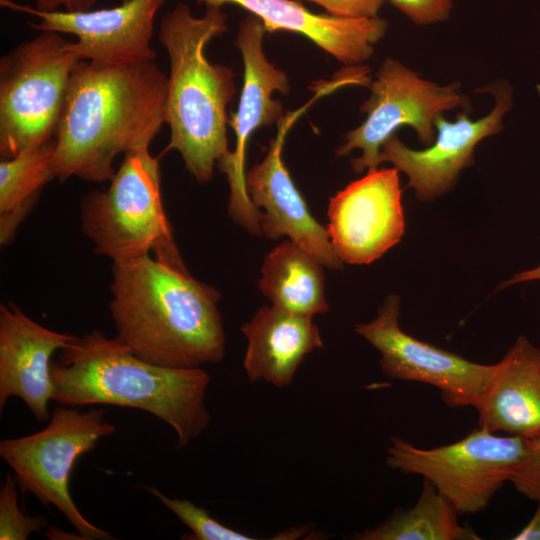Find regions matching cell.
<instances>
[{
    "instance_id": "1",
    "label": "cell",
    "mask_w": 540,
    "mask_h": 540,
    "mask_svg": "<svg viewBox=\"0 0 540 540\" xmlns=\"http://www.w3.org/2000/svg\"><path fill=\"white\" fill-rule=\"evenodd\" d=\"M168 77L154 61L73 70L55 134V177L103 182L121 153L149 148L165 123Z\"/></svg>"
},
{
    "instance_id": "2",
    "label": "cell",
    "mask_w": 540,
    "mask_h": 540,
    "mask_svg": "<svg viewBox=\"0 0 540 540\" xmlns=\"http://www.w3.org/2000/svg\"><path fill=\"white\" fill-rule=\"evenodd\" d=\"M109 309L117 339L169 368L220 362L225 333L219 291L151 255L113 262Z\"/></svg>"
},
{
    "instance_id": "3",
    "label": "cell",
    "mask_w": 540,
    "mask_h": 540,
    "mask_svg": "<svg viewBox=\"0 0 540 540\" xmlns=\"http://www.w3.org/2000/svg\"><path fill=\"white\" fill-rule=\"evenodd\" d=\"M51 362L52 400L65 406L108 404L144 410L171 426L177 448L209 425V374L169 368L136 356L117 338L95 330L76 338Z\"/></svg>"
},
{
    "instance_id": "4",
    "label": "cell",
    "mask_w": 540,
    "mask_h": 540,
    "mask_svg": "<svg viewBox=\"0 0 540 540\" xmlns=\"http://www.w3.org/2000/svg\"><path fill=\"white\" fill-rule=\"evenodd\" d=\"M226 30L220 6H207L196 18L186 4L178 3L160 24L159 40L170 62L165 113L170 139L165 152L177 150L200 183L212 179L215 165L229 151L226 109L236 92L234 73L205 55L208 43Z\"/></svg>"
},
{
    "instance_id": "5",
    "label": "cell",
    "mask_w": 540,
    "mask_h": 540,
    "mask_svg": "<svg viewBox=\"0 0 540 540\" xmlns=\"http://www.w3.org/2000/svg\"><path fill=\"white\" fill-rule=\"evenodd\" d=\"M80 210L82 230L99 255L118 262L153 253L188 272L163 208L159 160L149 148L126 153L109 187L85 195Z\"/></svg>"
},
{
    "instance_id": "6",
    "label": "cell",
    "mask_w": 540,
    "mask_h": 540,
    "mask_svg": "<svg viewBox=\"0 0 540 540\" xmlns=\"http://www.w3.org/2000/svg\"><path fill=\"white\" fill-rule=\"evenodd\" d=\"M81 60L61 33L42 31L0 59V156L55 137L72 73Z\"/></svg>"
},
{
    "instance_id": "7",
    "label": "cell",
    "mask_w": 540,
    "mask_h": 540,
    "mask_svg": "<svg viewBox=\"0 0 540 540\" xmlns=\"http://www.w3.org/2000/svg\"><path fill=\"white\" fill-rule=\"evenodd\" d=\"M101 408L81 412L58 406L50 423L39 432L0 441V456L9 465L23 493H32L44 506H55L82 539H110V534L91 524L73 501L69 481L80 456L116 428Z\"/></svg>"
},
{
    "instance_id": "8",
    "label": "cell",
    "mask_w": 540,
    "mask_h": 540,
    "mask_svg": "<svg viewBox=\"0 0 540 540\" xmlns=\"http://www.w3.org/2000/svg\"><path fill=\"white\" fill-rule=\"evenodd\" d=\"M528 439L477 428L452 444L421 449L392 437L386 462L405 474L428 479L459 514L483 511L519 467Z\"/></svg>"
},
{
    "instance_id": "9",
    "label": "cell",
    "mask_w": 540,
    "mask_h": 540,
    "mask_svg": "<svg viewBox=\"0 0 540 540\" xmlns=\"http://www.w3.org/2000/svg\"><path fill=\"white\" fill-rule=\"evenodd\" d=\"M460 86L459 82L439 85L401 62L385 58L370 82L371 95L360 108L366 119L346 134L337 155L359 149L361 156L351 161L353 170L377 169L383 143L402 126H410L419 141L430 146L436 138V116L458 107L469 110V99Z\"/></svg>"
},
{
    "instance_id": "10",
    "label": "cell",
    "mask_w": 540,
    "mask_h": 540,
    "mask_svg": "<svg viewBox=\"0 0 540 540\" xmlns=\"http://www.w3.org/2000/svg\"><path fill=\"white\" fill-rule=\"evenodd\" d=\"M266 29L262 21L248 15L239 25L236 45L244 64L243 85L237 112L229 119L235 134V148L217 163L227 177L230 194V218L254 235H261V212L250 200L245 174L246 149L250 136L263 126L279 123L284 118L281 102L273 99L275 91L289 92L284 71L269 62L263 49Z\"/></svg>"
},
{
    "instance_id": "11",
    "label": "cell",
    "mask_w": 540,
    "mask_h": 540,
    "mask_svg": "<svg viewBox=\"0 0 540 540\" xmlns=\"http://www.w3.org/2000/svg\"><path fill=\"white\" fill-rule=\"evenodd\" d=\"M399 315L400 297L390 294L373 320L355 326V331L380 352L383 373L436 387L450 407L476 408L495 364L472 362L407 334L400 327Z\"/></svg>"
},
{
    "instance_id": "12",
    "label": "cell",
    "mask_w": 540,
    "mask_h": 540,
    "mask_svg": "<svg viewBox=\"0 0 540 540\" xmlns=\"http://www.w3.org/2000/svg\"><path fill=\"white\" fill-rule=\"evenodd\" d=\"M479 90L495 98L493 109L483 118L471 120L468 110L459 112L455 121L439 114L434 120L436 138L423 150L407 147L396 134L383 143L380 164L390 162L405 173L418 199L431 200L449 191L461 170L474 165L476 145L503 129V118L513 103L511 86L500 81Z\"/></svg>"
},
{
    "instance_id": "13",
    "label": "cell",
    "mask_w": 540,
    "mask_h": 540,
    "mask_svg": "<svg viewBox=\"0 0 540 540\" xmlns=\"http://www.w3.org/2000/svg\"><path fill=\"white\" fill-rule=\"evenodd\" d=\"M399 171L368 170L331 197L327 231L343 263L369 264L395 246L405 231Z\"/></svg>"
},
{
    "instance_id": "14",
    "label": "cell",
    "mask_w": 540,
    "mask_h": 540,
    "mask_svg": "<svg viewBox=\"0 0 540 540\" xmlns=\"http://www.w3.org/2000/svg\"><path fill=\"white\" fill-rule=\"evenodd\" d=\"M166 0H124L120 5L78 12L39 11L11 0L1 6L29 13L40 22L31 28L76 35L71 50L82 60L106 65H133L152 62L156 51L151 46L154 19Z\"/></svg>"
},
{
    "instance_id": "15",
    "label": "cell",
    "mask_w": 540,
    "mask_h": 540,
    "mask_svg": "<svg viewBox=\"0 0 540 540\" xmlns=\"http://www.w3.org/2000/svg\"><path fill=\"white\" fill-rule=\"evenodd\" d=\"M296 116L289 114L279 122L278 134L267 155L246 173L247 191L255 207L264 209L259 222L261 236H286L324 267L339 270L343 262L332 246L327 228L310 213L282 160L285 136Z\"/></svg>"
},
{
    "instance_id": "16",
    "label": "cell",
    "mask_w": 540,
    "mask_h": 540,
    "mask_svg": "<svg viewBox=\"0 0 540 540\" xmlns=\"http://www.w3.org/2000/svg\"><path fill=\"white\" fill-rule=\"evenodd\" d=\"M75 335L48 329L14 303L0 306V411L10 397L20 398L36 419L49 417L51 357Z\"/></svg>"
},
{
    "instance_id": "17",
    "label": "cell",
    "mask_w": 540,
    "mask_h": 540,
    "mask_svg": "<svg viewBox=\"0 0 540 540\" xmlns=\"http://www.w3.org/2000/svg\"><path fill=\"white\" fill-rule=\"evenodd\" d=\"M207 6L238 5L258 17L266 32L299 33L339 62L362 65L374 54L388 23L376 17H338L316 14L293 0H197Z\"/></svg>"
},
{
    "instance_id": "18",
    "label": "cell",
    "mask_w": 540,
    "mask_h": 540,
    "mask_svg": "<svg viewBox=\"0 0 540 540\" xmlns=\"http://www.w3.org/2000/svg\"><path fill=\"white\" fill-rule=\"evenodd\" d=\"M479 427L532 439L540 435V349L518 336L495 364L475 408Z\"/></svg>"
},
{
    "instance_id": "19",
    "label": "cell",
    "mask_w": 540,
    "mask_h": 540,
    "mask_svg": "<svg viewBox=\"0 0 540 540\" xmlns=\"http://www.w3.org/2000/svg\"><path fill=\"white\" fill-rule=\"evenodd\" d=\"M241 330L248 340L244 369L250 382L289 386L304 357L324 346L312 317L272 305L258 309Z\"/></svg>"
},
{
    "instance_id": "20",
    "label": "cell",
    "mask_w": 540,
    "mask_h": 540,
    "mask_svg": "<svg viewBox=\"0 0 540 540\" xmlns=\"http://www.w3.org/2000/svg\"><path fill=\"white\" fill-rule=\"evenodd\" d=\"M323 267L287 239L265 256L258 286L272 306L313 317L328 311Z\"/></svg>"
},
{
    "instance_id": "21",
    "label": "cell",
    "mask_w": 540,
    "mask_h": 540,
    "mask_svg": "<svg viewBox=\"0 0 540 540\" xmlns=\"http://www.w3.org/2000/svg\"><path fill=\"white\" fill-rule=\"evenodd\" d=\"M55 138L0 162V242L6 245L35 204L43 187L55 178Z\"/></svg>"
},
{
    "instance_id": "22",
    "label": "cell",
    "mask_w": 540,
    "mask_h": 540,
    "mask_svg": "<svg viewBox=\"0 0 540 540\" xmlns=\"http://www.w3.org/2000/svg\"><path fill=\"white\" fill-rule=\"evenodd\" d=\"M459 513L436 487L424 479L416 504L399 510L375 528H368L358 540H478L480 537L457 520Z\"/></svg>"
},
{
    "instance_id": "23",
    "label": "cell",
    "mask_w": 540,
    "mask_h": 540,
    "mask_svg": "<svg viewBox=\"0 0 540 540\" xmlns=\"http://www.w3.org/2000/svg\"><path fill=\"white\" fill-rule=\"evenodd\" d=\"M160 502L172 511L193 533L197 540H254L255 537L235 531L210 516L207 510L186 499L169 498L157 488L149 487Z\"/></svg>"
},
{
    "instance_id": "24",
    "label": "cell",
    "mask_w": 540,
    "mask_h": 540,
    "mask_svg": "<svg viewBox=\"0 0 540 540\" xmlns=\"http://www.w3.org/2000/svg\"><path fill=\"white\" fill-rule=\"evenodd\" d=\"M17 485L14 475L7 473L0 490L1 540H25L48 525L47 518L30 516L20 509Z\"/></svg>"
},
{
    "instance_id": "25",
    "label": "cell",
    "mask_w": 540,
    "mask_h": 540,
    "mask_svg": "<svg viewBox=\"0 0 540 540\" xmlns=\"http://www.w3.org/2000/svg\"><path fill=\"white\" fill-rule=\"evenodd\" d=\"M510 482L528 499L540 500V435L528 439L523 459Z\"/></svg>"
},
{
    "instance_id": "26",
    "label": "cell",
    "mask_w": 540,
    "mask_h": 540,
    "mask_svg": "<svg viewBox=\"0 0 540 540\" xmlns=\"http://www.w3.org/2000/svg\"><path fill=\"white\" fill-rule=\"evenodd\" d=\"M414 24L424 26L448 20L454 0H389Z\"/></svg>"
},
{
    "instance_id": "27",
    "label": "cell",
    "mask_w": 540,
    "mask_h": 540,
    "mask_svg": "<svg viewBox=\"0 0 540 540\" xmlns=\"http://www.w3.org/2000/svg\"><path fill=\"white\" fill-rule=\"evenodd\" d=\"M338 17H376L385 0H308Z\"/></svg>"
},
{
    "instance_id": "28",
    "label": "cell",
    "mask_w": 540,
    "mask_h": 540,
    "mask_svg": "<svg viewBox=\"0 0 540 540\" xmlns=\"http://www.w3.org/2000/svg\"><path fill=\"white\" fill-rule=\"evenodd\" d=\"M97 0H35V9L39 11H57L64 7L65 11L78 12L90 10Z\"/></svg>"
},
{
    "instance_id": "29",
    "label": "cell",
    "mask_w": 540,
    "mask_h": 540,
    "mask_svg": "<svg viewBox=\"0 0 540 540\" xmlns=\"http://www.w3.org/2000/svg\"><path fill=\"white\" fill-rule=\"evenodd\" d=\"M533 517L530 521L512 538L513 540H540V500Z\"/></svg>"
},
{
    "instance_id": "30",
    "label": "cell",
    "mask_w": 540,
    "mask_h": 540,
    "mask_svg": "<svg viewBox=\"0 0 540 540\" xmlns=\"http://www.w3.org/2000/svg\"><path fill=\"white\" fill-rule=\"evenodd\" d=\"M538 90H539V95H540V87H538ZM536 280H540V265H538L535 268H532V269H529V270H524V271H521V272L515 274L513 277H511V278L507 279L506 281L502 282L499 285L497 290L503 289V288L508 287V286L515 285L517 283L536 281Z\"/></svg>"
}]
</instances>
